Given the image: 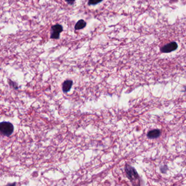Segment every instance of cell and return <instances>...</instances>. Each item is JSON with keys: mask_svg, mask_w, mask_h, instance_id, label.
<instances>
[{"mask_svg": "<svg viewBox=\"0 0 186 186\" xmlns=\"http://www.w3.org/2000/svg\"><path fill=\"white\" fill-rule=\"evenodd\" d=\"M167 170V166H164V167L163 166V167H160V170L163 173H166Z\"/></svg>", "mask_w": 186, "mask_h": 186, "instance_id": "30bf717a", "label": "cell"}, {"mask_svg": "<svg viewBox=\"0 0 186 186\" xmlns=\"http://www.w3.org/2000/svg\"><path fill=\"white\" fill-rule=\"evenodd\" d=\"M9 81L8 83H9L11 86H13V88H14L15 89H18V85H14V83H14V82H13L12 81H11V80H9Z\"/></svg>", "mask_w": 186, "mask_h": 186, "instance_id": "9c48e42d", "label": "cell"}, {"mask_svg": "<svg viewBox=\"0 0 186 186\" xmlns=\"http://www.w3.org/2000/svg\"><path fill=\"white\" fill-rule=\"evenodd\" d=\"M161 132L160 129H154L148 132L147 134L148 138L150 139L157 138L160 136Z\"/></svg>", "mask_w": 186, "mask_h": 186, "instance_id": "8992f818", "label": "cell"}, {"mask_svg": "<svg viewBox=\"0 0 186 186\" xmlns=\"http://www.w3.org/2000/svg\"><path fill=\"white\" fill-rule=\"evenodd\" d=\"M103 0H89L88 5L89 6L91 5H96L97 4L102 2Z\"/></svg>", "mask_w": 186, "mask_h": 186, "instance_id": "ba28073f", "label": "cell"}, {"mask_svg": "<svg viewBox=\"0 0 186 186\" xmlns=\"http://www.w3.org/2000/svg\"><path fill=\"white\" fill-rule=\"evenodd\" d=\"M177 47H178V45L176 42H171L169 44H167V45L163 46L161 48V52L164 53L170 52L175 50L177 48Z\"/></svg>", "mask_w": 186, "mask_h": 186, "instance_id": "277c9868", "label": "cell"}, {"mask_svg": "<svg viewBox=\"0 0 186 186\" xmlns=\"http://www.w3.org/2000/svg\"><path fill=\"white\" fill-rule=\"evenodd\" d=\"M125 171L129 180L133 183L134 185H140L139 176L134 167L129 164H126L125 166Z\"/></svg>", "mask_w": 186, "mask_h": 186, "instance_id": "6da1fadb", "label": "cell"}, {"mask_svg": "<svg viewBox=\"0 0 186 186\" xmlns=\"http://www.w3.org/2000/svg\"><path fill=\"white\" fill-rule=\"evenodd\" d=\"M86 26V23L83 19L77 21L75 25V30H79L85 28Z\"/></svg>", "mask_w": 186, "mask_h": 186, "instance_id": "52a82bcc", "label": "cell"}, {"mask_svg": "<svg viewBox=\"0 0 186 186\" xmlns=\"http://www.w3.org/2000/svg\"><path fill=\"white\" fill-rule=\"evenodd\" d=\"M63 27L60 24H56L52 27L50 38L58 39L60 38V33L63 31Z\"/></svg>", "mask_w": 186, "mask_h": 186, "instance_id": "3957f363", "label": "cell"}, {"mask_svg": "<svg viewBox=\"0 0 186 186\" xmlns=\"http://www.w3.org/2000/svg\"><path fill=\"white\" fill-rule=\"evenodd\" d=\"M65 1L68 4L70 5H73L74 3L75 0H65Z\"/></svg>", "mask_w": 186, "mask_h": 186, "instance_id": "8fae6325", "label": "cell"}, {"mask_svg": "<svg viewBox=\"0 0 186 186\" xmlns=\"http://www.w3.org/2000/svg\"><path fill=\"white\" fill-rule=\"evenodd\" d=\"M13 131L14 126L11 122L4 121L1 123L0 132L1 134L6 136H9L12 134Z\"/></svg>", "mask_w": 186, "mask_h": 186, "instance_id": "7a4b0ae2", "label": "cell"}, {"mask_svg": "<svg viewBox=\"0 0 186 186\" xmlns=\"http://www.w3.org/2000/svg\"><path fill=\"white\" fill-rule=\"evenodd\" d=\"M73 82L71 80H67L64 81V83L62 84V87L63 92L64 93L68 92L71 90L73 85Z\"/></svg>", "mask_w": 186, "mask_h": 186, "instance_id": "5b68a950", "label": "cell"}]
</instances>
